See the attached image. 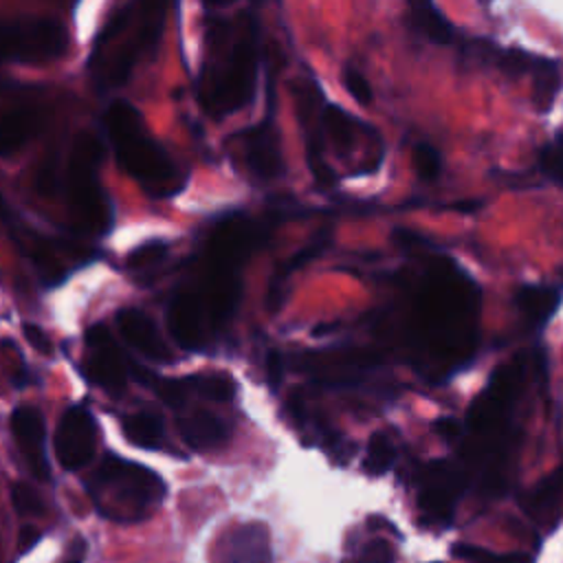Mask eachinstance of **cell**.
Segmentation results:
<instances>
[{
    "label": "cell",
    "instance_id": "cell-1",
    "mask_svg": "<svg viewBox=\"0 0 563 563\" xmlns=\"http://www.w3.org/2000/svg\"><path fill=\"white\" fill-rule=\"evenodd\" d=\"M482 290L453 260L438 257L413 301V354L429 380H446L466 367L479 343Z\"/></svg>",
    "mask_w": 563,
    "mask_h": 563
},
{
    "label": "cell",
    "instance_id": "cell-2",
    "mask_svg": "<svg viewBox=\"0 0 563 563\" xmlns=\"http://www.w3.org/2000/svg\"><path fill=\"white\" fill-rule=\"evenodd\" d=\"M528 372L530 361L526 354L499 365L466 411L462 460L468 477L475 475L484 495H504L512 482L521 444V429L515 416L526 394Z\"/></svg>",
    "mask_w": 563,
    "mask_h": 563
},
{
    "label": "cell",
    "instance_id": "cell-3",
    "mask_svg": "<svg viewBox=\"0 0 563 563\" xmlns=\"http://www.w3.org/2000/svg\"><path fill=\"white\" fill-rule=\"evenodd\" d=\"M257 75V24L251 13L229 22L213 15L207 29V62L200 75V103L222 117L251 101Z\"/></svg>",
    "mask_w": 563,
    "mask_h": 563
},
{
    "label": "cell",
    "instance_id": "cell-4",
    "mask_svg": "<svg viewBox=\"0 0 563 563\" xmlns=\"http://www.w3.org/2000/svg\"><path fill=\"white\" fill-rule=\"evenodd\" d=\"M103 125L119 167L130 174L147 196L167 198L185 187V176L147 134L143 117L130 101L114 99L103 114Z\"/></svg>",
    "mask_w": 563,
    "mask_h": 563
},
{
    "label": "cell",
    "instance_id": "cell-5",
    "mask_svg": "<svg viewBox=\"0 0 563 563\" xmlns=\"http://www.w3.org/2000/svg\"><path fill=\"white\" fill-rule=\"evenodd\" d=\"M95 508L112 521H139L165 497V482L152 468L108 453L86 479Z\"/></svg>",
    "mask_w": 563,
    "mask_h": 563
},
{
    "label": "cell",
    "instance_id": "cell-6",
    "mask_svg": "<svg viewBox=\"0 0 563 563\" xmlns=\"http://www.w3.org/2000/svg\"><path fill=\"white\" fill-rule=\"evenodd\" d=\"M103 147L92 132H77L68 154V205L77 224L95 235H103L112 227V207L103 194L97 169Z\"/></svg>",
    "mask_w": 563,
    "mask_h": 563
},
{
    "label": "cell",
    "instance_id": "cell-7",
    "mask_svg": "<svg viewBox=\"0 0 563 563\" xmlns=\"http://www.w3.org/2000/svg\"><path fill=\"white\" fill-rule=\"evenodd\" d=\"M68 48V35L59 20L48 15H24L2 29V53L18 62H48Z\"/></svg>",
    "mask_w": 563,
    "mask_h": 563
},
{
    "label": "cell",
    "instance_id": "cell-8",
    "mask_svg": "<svg viewBox=\"0 0 563 563\" xmlns=\"http://www.w3.org/2000/svg\"><path fill=\"white\" fill-rule=\"evenodd\" d=\"M471 477L464 466L451 460H433L420 473L418 506L424 523L449 526Z\"/></svg>",
    "mask_w": 563,
    "mask_h": 563
},
{
    "label": "cell",
    "instance_id": "cell-9",
    "mask_svg": "<svg viewBox=\"0 0 563 563\" xmlns=\"http://www.w3.org/2000/svg\"><path fill=\"white\" fill-rule=\"evenodd\" d=\"M55 457L64 471H79L92 460L97 446V424L81 405H70L55 429Z\"/></svg>",
    "mask_w": 563,
    "mask_h": 563
},
{
    "label": "cell",
    "instance_id": "cell-10",
    "mask_svg": "<svg viewBox=\"0 0 563 563\" xmlns=\"http://www.w3.org/2000/svg\"><path fill=\"white\" fill-rule=\"evenodd\" d=\"M86 345L90 352L86 354V358L81 363L84 376L110 394L123 391L125 374H128L125 361H123L117 343L112 341L110 332L106 330V325H101V323L90 325L86 330Z\"/></svg>",
    "mask_w": 563,
    "mask_h": 563
},
{
    "label": "cell",
    "instance_id": "cell-11",
    "mask_svg": "<svg viewBox=\"0 0 563 563\" xmlns=\"http://www.w3.org/2000/svg\"><path fill=\"white\" fill-rule=\"evenodd\" d=\"M161 22H163V13L161 7L154 9L152 15H143V22L134 26L132 35H128L112 53V57L101 64L97 70H92L97 75V79L106 86H119L128 79L130 70L134 68L136 59L143 53H150L158 40L161 33Z\"/></svg>",
    "mask_w": 563,
    "mask_h": 563
},
{
    "label": "cell",
    "instance_id": "cell-12",
    "mask_svg": "<svg viewBox=\"0 0 563 563\" xmlns=\"http://www.w3.org/2000/svg\"><path fill=\"white\" fill-rule=\"evenodd\" d=\"M9 429L29 473L40 482H48L51 466L46 457V429L40 409L33 405H18L9 416Z\"/></svg>",
    "mask_w": 563,
    "mask_h": 563
},
{
    "label": "cell",
    "instance_id": "cell-13",
    "mask_svg": "<svg viewBox=\"0 0 563 563\" xmlns=\"http://www.w3.org/2000/svg\"><path fill=\"white\" fill-rule=\"evenodd\" d=\"M519 506L537 526L554 530L563 521V464L530 486Z\"/></svg>",
    "mask_w": 563,
    "mask_h": 563
},
{
    "label": "cell",
    "instance_id": "cell-14",
    "mask_svg": "<svg viewBox=\"0 0 563 563\" xmlns=\"http://www.w3.org/2000/svg\"><path fill=\"white\" fill-rule=\"evenodd\" d=\"M207 314L194 292H178L167 308V325L176 343L185 350H200L207 343Z\"/></svg>",
    "mask_w": 563,
    "mask_h": 563
},
{
    "label": "cell",
    "instance_id": "cell-15",
    "mask_svg": "<svg viewBox=\"0 0 563 563\" xmlns=\"http://www.w3.org/2000/svg\"><path fill=\"white\" fill-rule=\"evenodd\" d=\"M246 165L260 180H273L284 172V156L279 147V132L273 121H262L244 132Z\"/></svg>",
    "mask_w": 563,
    "mask_h": 563
},
{
    "label": "cell",
    "instance_id": "cell-16",
    "mask_svg": "<svg viewBox=\"0 0 563 563\" xmlns=\"http://www.w3.org/2000/svg\"><path fill=\"white\" fill-rule=\"evenodd\" d=\"M114 321H117V328H119L121 336L125 339V343L130 347H134L139 354H143V356H147L150 361H156V363H169L172 361V354H169L167 345L163 343L156 323L143 310L123 308V310L117 312Z\"/></svg>",
    "mask_w": 563,
    "mask_h": 563
},
{
    "label": "cell",
    "instance_id": "cell-17",
    "mask_svg": "<svg viewBox=\"0 0 563 563\" xmlns=\"http://www.w3.org/2000/svg\"><path fill=\"white\" fill-rule=\"evenodd\" d=\"M218 563H271L266 526L253 521L233 528L218 550Z\"/></svg>",
    "mask_w": 563,
    "mask_h": 563
},
{
    "label": "cell",
    "instance_id": "cell-18",
    "mask_svg": "<svg viewBox=\"0 0 563 563\" xmlns=\"http://www.w3.org/2000/svg\"><path fill=\"white\" fill-rule=\"evenodd\" d=\"M176 422H178L180 438L196 451L216 449L224 444L229 438L227 422L207 409H194L180 416Z\"/></svg>",
    "mask_w": 563,
    "mask_h": 563
},
{
    "label": "cell",
    "instance_id": "cell-19",
    "mask_svg": "<svg viewBox=\"0 0 563 563\" xmlns=\"http://www.w3.org/2000/svg\"><path fill=\"white\" fill-rule=\"evenodd\" d=\"M561 288L556 286H543V284H523L515 292V303L521 310V314L528 319L530 325L541 328L545 325L552 314L561 306Z\"/></svg>",
    "mask_w": 563,
    "mask_h": 563
},
{
    "label": "cell",
    "instance_id": "cell-20",
    "mask_svg": "<svg viewBox=\"0 0 563 563\" xmlns=\"http://www.w3.org/2000/svg\"><path fill=\"white\" fill-rule=\"evenodd\" d=\"M123 435L141 449H158L163 442V420L152 411H136L123 418Z\"/></svg>",
    "mask_w": 563,
    "mask_h": 563
},
{
    "label": "cell",
    "instance_id": "cell-21",
    "mask_svg": "<svg viewBox=\"0 0 563 563\" xmlns=\"http://www.w3.org/2000/svg\"><path fill=\"white\" fill-rule=\"evenodd\" d=\"M33 125H35L33 112L22 110V108L7 112L0 121V154L7 158L15 150H20L24 145V141L31 136Z\"/></svg>",
    "mask_w": 563,
    "mask_h": 563
},
{
    "label": "cell",
    "instance_id": "cell-22",
    "mask_svg": "<svg viewBox=\"0 0 563 563\" xmlns=\"http://www.w3.org/2000/svg\"><path fill=\"white\" fill-rule=\"evenodd\" d=\"M323 132L332 139L339 156L345 158L352 152L356 128H354V119L341 106H334V103L323 106Z\"/></svg>",
    "mask_w": 563,
    "mask_h": 563
},
{
    "label": "cell",
    "instance_id": "cell-23",
    "mask_svg": "<svg viewBox=\"0 0 563 563\" xmlns=\"http://www.w3.org/2000/svg\"><path fill=\"white\" fill-rule=\"evenodd\" d=\"M530 75L534 79V101H537V108L541 112H548L552 101L559 95V88H561V70H559L554 59L537 55Z\"/></svg>",
    "mask_w": 563,
    "mask_h": 563
},
{
    "label": "cell",
    "instance_id": "cell-24",
    "mask_svg": "<svg viewBox=\"0 0 563 563\" xmlns=\"http://www.w3.org/2000/svg\"><path fill=\"white\" fill-rule=\"evenodd\" d=\"M409 13L413 24L435 44H449L453 40V26L442 11L431 2H411Z\"/></svg>",
    "mask_w": 563,
    "mask_h": 563
},
{
    "label": "cell",
    "instance_id": "cell-25",
    "mask_svg": "<svg viewBox=\"0 0 563 563\" xmlns=\"http://www.w3.org/2000/svg\"><path fill=\"white\" fill-rule=\"evenodd\" d=\"M187 389L198 394L205 400L213 402H224L233 398L235 394V383L224 376V374H196V376H185Z\"/></svg>",
    "mask_w": 563,
    "mask_h": 563
},
{
    "label": "cell",
    "instance_id": "cell-26",
    "mask_svg": "<svg viewBox=\"0 0 563 563\" xmlns=\"http://www.w3.org/2000/svg\"><path fill=\"white\" fill-rule=\"evenodd\" d=\"M394 460H396V449L391 444V440L385 435V433H374L367 442V453H365V460H363V471L367 475H383L387 473L391 466H394Z\"/></svg>",
    "mask_w": 563,
    "mask_h": 563
},
{
    "label": "cell",
    "instance_id": "cell-27",
    "mask_svg": "<svg viewBox=\"0 0 563 563\" xmlns=\"http://www.w3.org/2000/svg\"><path fill=\"white\" fill-rule=\"evenodd\" d=\"M451 552L468 563H534V559L530 554L523 552H490L486 548L479 545H471V543H455L451 548Z\"/></svg>",
    "mask_w": 563,
    "mask_h": 563
},
{
    "label": "cell",
    "instance_id": "cell-28",
    "mask_svg": "<svg viewBox=\"0 0 563 563\" xmlns=\"http://www.w3.org/2000/svg\"><path fill=\"white\" fill-rule=\"evenodd\" d=\"M145 383L154 389V394L169 407H183L187 400V383L185 378H165V376H145Z\"/></svg>",
    "mask_w": 563,
    "mask_h": 563
},
{
    "label": "cell",
    "instance_id": "cell-29",
    "mask_svg": "<svg viewBox=\"0 0 563 563\" xmlns=\"http://www.w3.org/2000/svg\"><path fill=\"white\" fill-rule=\"evenodd\" d=\"M539 169L563 187V134H556L539 150Z\"/></svg>",
    "mask_w": 563,
    "mask_h": 563
},
{
    "label": "cell",
    "instance_id": "cell-30",
    "mask_svg": "<svg viewBox=\"0 0 563 563\" xmlns=\"http://www.w3.org/2000/svg\"><path fill=\"white\" fill-rule=\"evenodd\" d=\"M11 504L18 515L22 517H35L44 512V501L42 497L24 482H15L11 486Z\"/></svg>",
    "mask_w": 563,
    "mask_h": 563
},
{
    "label": "cell",
    "instance_id": "cell-31",
    "mask_svg": "<svg viewBox=\"0 0 563 563\" xmlns=\"http://www.w3.org/2000/svg\"><path fill=\"white\" fill-rule=\"evenodd\" d=\"M411 158H413V167H416V172H418V176H420L422 180H433V178H438V174H440V169H442V158H440V152H438L433 145H429V143H418V145L413 147Z\"/></svg>",
    "mask_w": 563,
    "mask_h": 563
},
{
    "label": "cell",
    "instance_id": "cell-32",
    "mask_svg": "<svg viewBox=\"0 0 563 563\" xmlns=\"http://www.w3.org/2000/svg\"><path fill=\"white\" fill-rule=\"evenodd\" d=\"M167 253V244L161 240H147L139 246H134L128 255H125V266L128 268H143L150 266L158 260H163Z\"/></svg>",
    "mask_w": 563,
    "mask_h": 563
},
{
    "label": "cell",
    "instance_id": "cell-33",
    "mask_svg": "<svg viewBox=\"0 0 563 563\" xmlns=\"http://www.w3.org/2000/svg\"><path fill=\"white\" fill-rule=\"evenodd\" d=\"M352 563H394V548L385 539H372Z\"/></svg>",
    "mask_w": 563,
    "mask_h": 563
},
{
    "label": "cell",
    "instance_id": "cell-34",
    "mask_svg": "<svg viewBox=\"0 0 563 563\" xmlns=\"http://www.w3.org/2000/svg\"><path fill=\"white\" fill-rule=\"evenodd\" d=\"M343 84L347 88V92L352 95V99L361 106H369L372 103V88L369 81L356 70V68H345L343 73Z\"/></svg>",
    "mask_w": 563,
    "mask_h": 563
},
{
    "label": "cell",
    "instance_id": "cell-35",
    "mask_svg": "<svg viewBox=\"0 0 563 563\" xmlns=\"http://www.w3.org/2000/svg\"><path fill=\"white\" fill-rule=\"evenodd\" d=\"M35 185H37V191L42 196H53L55 194V189H57V161H55V154L46 156V161L42 163V167L37 172V178H35Z\"/></svg>",
    "mask_w": 563,
    "mask_h": 563
},
{
    "label": "cell",
    "instance_id": "cell-36",
    "mask_svg": "<svg viewBox=\"0 0 563 563\" xmlns=\"http://www.w3.org/2000/svg\"><path fill=\"white\" fill-rule=\"evenodd\" d=\"M22 332H24V339H26L40 354H51V352H53V343H51V339L44 334V330H42L40 325L24 323V325H22Z\"/></svg>",
    "mask_w": 563,
    "mask_h": 563
},
{
    "label": "cell",
    "instance_id": "cell-37",
    "mask_svg": "<svg viewBox=\"0 0 563 563\" xmlns=\"http://www.w3.org/2000/svg\"><path fill=\"white\" fill-rule=\"evenodd\" d=\"M433 429L449 442H455V440H462L464 438V427L455 420V418H438Z\"/></svg>",
    "mask_w": 563,
    "mask_h": 563
},
{
    "label": "cell",
    "instance_id": "cell-38",
    "mask_svg": "<svg viewBox=\"0 0 563 563\" xmlns=\"http://www.w3.org/2000/svg\"><path fill=\"white\" fill-rule=\"evenodd\" d=\"M37 541H40V530L35 526H22L18 530V543H15L18 554H26L29 550L35 548Z\"/></svg>",
    "mask_w": 563,
    "mask_h": 563
},
{
    "label": "cell",
    "instance_id": "cell-39",
    "mask_svg": "<svg viewBox=\"0 0 563 563\" xmlns=\"http://www.w3.org/2000/svg\"><path fill=\"white\" fill-rule=\"evenodd\" d=\"M282 374H284V361H282V356L273 350V352H268V356H266V378H268V385H271L273 389H277V385H279V380H282Z\"/></svg>",
    "mask_w": 563,
    "mask_h": 563
},
{
    "label": "cell",
    "instance_id": "cell-40",
    "mask_svg": "<svg viewBox=\"0 0 563 563\" xmlns=\"http://www.w3.org/2000/svg\"><path fill=\"white\" fill-rule=\"evenodd\" d=\"M479 205H482L479 200H466V202H457V205H453V207L460 209V211H475Z\"/></svg>",
    "mask_w": 563,
    "mask_h": 563
},
{
    "label": "cell",
    "instance_id": "cell-41",
    "mask_svg": "<svg viewBox=\"0 0 563 563\" xmlns=\"http://www.w3.org/2000/svg\"><path fill=\"white\" fill-rule=\"evenodd\" d=\"M66 563H70V561H66Z\"/></svg>",
    "mask_w": 563,
    "mask_h": 563
}]
</instances>
